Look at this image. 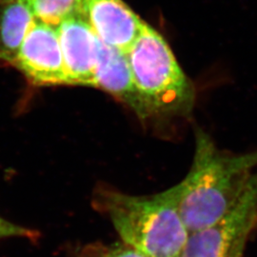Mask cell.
Masks as SVG:
<instances>
[{
	"mask_svg": "<svg viewBox=\"0 0 257 257\" xmlns=\"http://www.w3.org/2000/svg\"><path fill=\"white\" fill-rule=\"evenodd\" d=\"M244 249H245V247H241V248H237V249L230 255V257H243Z\"/></svg>",
	"mask_w": 257,
	"mask_h": 257,
	"instance_id": "obj_13",
	"label": "cell"
},
{
	"mask_svg": "<svg viewBox=\"0 0 257 257\" xmlns=\"http://www.w3.org/2000/svg\"><path fill=\"white\" fill-rule=\"evenodd\" d=\"M13 65L37 86L67 85L57 29L37 19Z\"/></svg>",
	"mask_w": 257,
	"mask_h": 257,
	"instance_id": "obj_5",
	"label": "cell"
},
{
	"mask_svg": "<svg viewBox=\"0 0 257 257\" xmlns=\"http://www.w3.org/2000/svg\"><path fill=\"white\" fill-rule=\"evenodd\" d=\"M257 223V171L238 200L220 218L189 233L179 257H230L245 247Z\"/></svg>",
	"mask_w": 257,
	"mask_h": 257,
	"instance_id": "obj_4",
	"label": "cell"
},
{
	"mask_svg": "<svg viewBox=\"0 0 257 257\" xmlns=\"http://www.w3.org/2000/svg\"><path fill=\"white\" fill-rule=\"evenodd\" d=\"M56 29L67 85L92 87L98 37L82 15L65 19Z\"/></svg>",
	"mask_w": 257,
	"mask_h": 257,
	"instance_id": "obj_6",
	"label": "cell"
},
{
	"mask_svg": "<svg viewBox=\"0 0 257 257\" xmlns=\"http://www.w3.org/2000/svg\"><path fill=\"white\" fill-rule=\"evenodd\" d=\"M82 16L102 42L123 53L146 24L122 0H84Z\"/></svg>",
	"mask_w": 257,
	"mask_h": 257,
	"instance_id": "obj_7",
	"label": "cell"
},
{
	"mask_svg": "<svg viewBox=\"0 0 257 257\" xmlns=\"http://www.w3.org/2000/svg\"><path fill=\"white\" fill-rule=\"evenodd\" d=\"M92 87L127 105L141 121L152 118L136 87L126 53L105 44L99 38Z\"/></svg>",
	"mask_w": 257,
	"mask_h": 257,
	"instance_id": "obj_8",
	"label": "cell"
},
{
	"mask_svg": "<svg viewBox=\"0 0 257 257\" xmlns=\"http://www.w3.org/2000/svg\"><path fill=\"white\" fill-rule=\"evenodd\" d=\"M79 257H147L126 244L93 243L82 248Z\"/></svg>",
	"mask_w": 257,
	"mask_h": 257,
	"instance_id": "obj_11",
	"label": "cell"
},
{
	"mask_svg": "<svg viewBox=\"0 0 257 257\" xmlns=\"http://www.w3.org/2000/svg\"><path fill=\"white\" fill-rule=\"evenodd\" d=\"M37 230H30L25 227L14 224L0 216V239L9 237H23L30 240L38 238Z\"/></svg>",
	"mask_w": 257,
	"mask_h": 257,
	"instance_id": "obj_12",
	"label": "cell"
},
{
	"mask_svg": "<svg viewBox=\"0 0 257 257\" xmlns=\"http://www.w3.org/2000/svg\"><path fill=\"white\" fill-rule=\"evenodd\" d=\"M126 55L151 117H185L192 112L195 100L193 84L154 28L146 23Z\"/></svg>",
	"mask_w": 257,
	"mask_h": 257,
	"instance_id": "obj_3",
	"label": "cell"
},
{
	"mask_svg": "<svg viewBox=\"0 0 257 257\" xmlns=\"http://www.w3.org/2000/svg\"><path fill=\"white\" fill-rule=\"evenodd\" d=\"M37 20L57 27L63 20L82 15L84 0H29Z\"/></svg>",
	"mask_w": 257,
	"mask_h": 257,
	"instance_id": "obj_10",
	"label": "cell"
},
{
	"mask_svg": "<svg viewBox=\"0 0 257 257\" xmlns=\"http://www.w3.org/2000/svg\"><path fill=\"white\" fill-rule=\"evenodd\" d=\"M195 145L190 172L180 182L179 211L189 233L209 227L229 211L257 171V152H221L201 130Z\"/></svg>",
	"mask_w": 257,
	"mask_h": 257,
	"instance_id": "obj_1",
	"label": "cell"
},
{
	"mask_svg": "<svg viewBox=\"0 0 257 257\" xmlns=\"http://www.w3.org/2000/svg\"><path fill=\"white\" fill-rule=\"evenodd\" d=\"M35 21L29 0H0V61L13 65Z\"/></svg>",
	"mask_w": 257,
	"mask_h": 257,
	"instance_id": "obj_9",
	"label": "cell"
},
{
	"mask_svg": "<svg viewBox=\"0 0 257 257\" xmlns=\"http://www.w3.org/2000/svg\"><path fill=\"white\" fill-rule=\"evenodd\" d=\"M180 183L153 195L99 187L92 204L106 213L122 242L147 257H179L189 237L179 211Z\"/></svg>",
	"mask_w": 257,
	"mask_h": 257,
	"instance_id": "obj_2",
	"label": "cell"
}]
</instances>
